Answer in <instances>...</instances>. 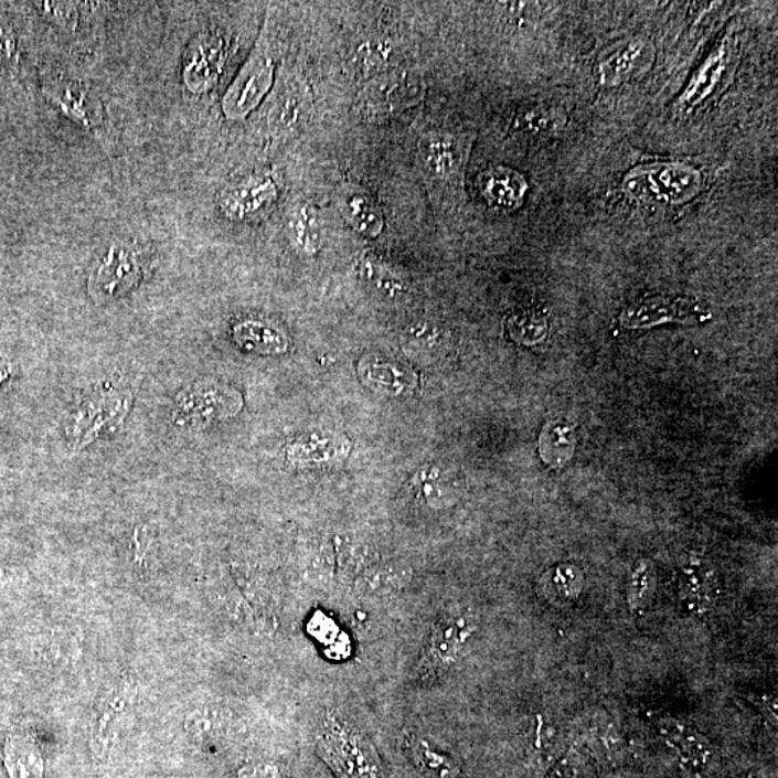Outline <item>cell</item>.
<instances>
[{"mask_svg": "<svg viewBox=\"0 0 778 778\" xmlns=\"http://www.w3.org/2000/svg\"><path fill=\"white\" fill-rule=\"evenodd\" d=\"M135 404V391L121 382L106 381L79 401L65 424L71 450L87 449L103 434L119 431Z\"/></svg>", "mask_w": 778, "mask_h": 778, "instance_id": "6da1fadb", "label": "cell"}, {"mask_svg": "<svg viewBox=\"0 0 778 778\" xmlns=\"http://www.w3.org/2000/svg\"><path fill=\"white\" fill-rule=\"evenodd\" d=\"M318 749L341 778H384L379 753L370 739L341 714L329 712L318 729Z\"/></svg>", "mask_w": 778, "mask_h": 778, "instance_id": "7a4b0ae2", "label": "cell"}, {"mask_svg": "<svg viewBox=\"0 0 778 778\" xmlns=\"http://www.w3.org/2000/svg\"><path fill=\"white\" fill-rule=\"evenodd\" d=\"M704 177L695 167L681 162L639 164L626 174L622 190L641 204L679 206L695 200Z\"/></svg>", "mask_w": 778, "mask_h": 778, "instance_id": "3957f363", "label": "cell"}, {"mask_svg": "<svg viewBox=\"0 0 778 778\" xmlns=\"http://www.w3.org/2000/svg\"><path fill=\"white\" fill-rule=\"evenodd\" d=\"M426 83L408 70H394L370 79L358 96V111L366 120L384 121L423 102Z\"/></svg>", "mask_w": 778, "mask_h": 778, "instance_id": "277c9868", "label": "cell"}, {"mask_svg": "<svg viewBox=\"0 0 778 778\" xmlns=\"http://www.w3.org/2000/svg\"><path fill=\"white\" fill-rule=\"evenodd\" d=\"M476 630V620L470 611L449 608L434 621L427 644L418 662V674L423 681H434L459 659L467 641Z\"/></svg>", "mask_w": 778, "mask_h": 778, "instance_id": "5b68a950", "label": "cell"}, {"mask_svg": "<svg viewBox=\"0 0 778 778\" xmlns=\"http://www.w3.org/2000/svg\"><path fill=\"white\" fill-rule=\"evenodd\" d=\"M275 82V60L267 41H258L247 63L226 89L223 110L230 120L245 119L270 92Z\"/></svg>", "mask_w": 778, "mask_h": 778, "instance_id": "8992f818", "label": "cell"}, {"mask_svg": "<svg viewBox=\"0 0 778 778\" xmlns=\"http://www.w3.org/2000/svg\"><path fill=\"white\" fill-rule=\"evenodd\" d=\"M143 277L139 253L126 244H115L94 266L88 278V295L97 305L111 303L130 294Z\"/></svg>", "mask_w": 778, "mask_h": 778, "instance_id": "52a82bcc", "label": "cell"}, {"mask_svg": "<svg viewBox=\"0 0 778 778\" xmlns=\"http://www.w3.org/2000/svg\"><path fill=\"white\" fill-rule=\"evenodd\" d=\"M242 397L216 384H195L174 398L172 423L178 427L204 428L207 424L238 413Z\"/></svg>", "mask_w": 778, "mask_h": 778, "instance_id": "ba28073f", "label": "cell"}, {"mask_svg": "<svg viewBox=\"0 0 778 778\" xmlns=\"http://www.w3.org/2000/svg\"><path fill=\"white\" fill-rule=\"evenodd\" d=\"M135 690L129 681L115 683L103 693L94 710L92 728H89V748L93 756L107 761L119 743L122 716L134 704Z\"/></svg>", "mask_w": 778, "mask_h": 778, "instance_id": "9c48e42d", "label": "cell"}, {"mask_svg": "<svg viewBox=\"0 0 778 778\" xmlns=\"http://www.w3.org/2000/svg\"><path fill=\"white\" fill-rule=\"evenodd\" d=\"M45 94L65 117L107 143V122L100 98L88 87L71 79H51L45 84Z\"/></svg>", "mask_w": 778, "mask_h": 778, "instance_id": "30bf717a", "label": "cell"}, {"mask_svg": "<svg viewBox=\"0 0 778 778\" xmlns=\"http://www.w3.org/2000/svg\"><path fill=\"white\" fill-rule=\"evenodd\" d=\"M657 49L649 38L633 36L607 52L596 65L597 83L601 87H619L640 77L653 67Z\"/></svg>", "mask_w": 778, "mask_h": 778, "instance_id": "8fae6325", "label": "cell"}, {"mask_svg": "<svg viewBox=\"0 0 778 778\" xmlns=\"http://www.w3.org/2000/svg\"><path fill=\"white\" fill-rule=\"evenodd\" d=\"M424 167L434 178L459 179L470 152V141L449 131H430L418 143Z\"/></svg>", "mask_w": 778, "mask_h": 778, "instance_id": "7c38bea8", "label": "cell"}, {"mask_svg": "<svg viewBox=\"0 0 778 778\" xmlns=\"http://www.w3.org/2000/svg\"><path fill=\"white\" fill-rule=\"evenodd\" d=\"M733 44L728 38L712 50L678 98V107L682 111L695 110L696 107L702 106L723 84L729 65L733 64Z\"/></svg>", "mask_w": 778, "mask_h": 778, "instance_id": "4fadbf2b", "label": "cell"}, {"mask_svg": "<svg viewBox=\"0 0 778 778\" xmlns=\"http://www.w3.org/2000/svg\"><path fill=\"white\" fill-rule=\"evenodd\" d=\"M278 186L273 174H256L237 183L224 193L221 210L234 221H245L262 214L275 204Z\"/></svg>", "mask_w": 778, "mask_h": 778, "instance_id": "5bb4252c", "label": "cell"}, {"mask_svg": "<svg viewBox=\"0 0 778 778\" xmlns=\"http://www.w3.org/2000/svg\"><path fill=\"white\" fill-rule=\"evenodd\" d=\"M658 729L668 747H671L681 766L692 775H702L708 768L714 749L708 738L697 733L692 726L676 720L664 718L658 723Z\"/></svg>", "mask_w": 778, "mask_h": 778, "instance_id": "9a60e30c", "label": "cell"}, {"mask_svg": "<svg viewBox=\"0 0 778 778\" xmlns=\"http://www.w3.org/2000/svg\"><path fill=\"white\" fill-rule=\"evenodd\" d=\"M223 41L215 36L204 35L192 45L188 54L183 79L193 93H205L219 82L223 68Z\"/></svg>", "mask_w": 778, "mask_h": 778, "instance_id": "2e32d148", "label": "cell"}, {"mask_svg": "<svg viewBox=\"0 0 778 778\" xmlns=\"http://www.w3.org/2000/svg\"><path fill=\"white\" fill-rule=\"evenodd\" d=\"M479 188L490 206L507 212L518 210L530 190L525 177L507 167L486 169L479 177Z\"/></svg>", "mask_w": 778, "mask_h": 778, "instance_id": "e0dca14e", "label": "cell"}, {"mask_svg": "<svg viewBox=\"0 0 778 778\" xmlns=\"http://www.w3.org/2000/svg\"><path fill=\"white\" fill-rule=\"evenodd\" d=\"M705 311L697 308L690 300L683 299H648L625 311L621 323L629 328L652 327V324L671 322H690V320L704 318Z\"/></svg>", "mask_w": 778, "mask_h": 778, "instance_id": "ac0fdd59", "label": "cell"}, {"mask_svg": "<svg viewBox=\"0 0 778 778\" xmlns=\"http://www.w3.org/2000/svg\"><path fill=\"white\" fill-rule=\"evenodd\" d=\"M338 201L343 219L356 233L375 238L384 231L385 221L381 207L363 188L343 186L339 191Z\"/></svg>", "mask_w": 778, "mask_h": 778, "instance_id": "d6986e66", "label": "cell"}, {"mask_svg": "<svg viewBox=\"0 0 778 778\" xmlns=\"http://www.w3.org/2000/svg\"><path fill=\"white\" fill-rule=\"evenodd\" d=\"M3 761L9 778H44V757L26 735H9L4 743Z\"/></svg>", "mask_w": 778, "mask_h": 778, "instance_id": "ffe728a7", "label": "cell"}, {"mask_svg": "<svg viewBox=\"0 0 778 778\" xmlns=\"http://www.w3.org/2000/svg\"><path fill=\"white\" fill-rule=\"evenodd\" d=\"M567 127V115L561 107L535 104L522 108L513 120V129L519 134L536 138H554Z\"/></svg>", "mask_w": 778, "mask_h": 778, "instance_id": "44dd1931", "label": "cell"}, {"mask_svg": "<svg viewBox=\"0 0 778 778\" xmlns=\"http://www.w3.org/2000/svg\"><path fill=\"white\" fill-rule=\"evenodd\" d=\"M398 54L393 42L388 40L366 41L353 55V68L370 82L379 75L398 70Z\"/></svg>", "mask_w": 778, "mask_h": 778, "instance_id": "7402d4cb", "label": "cell"}, {"mask_svg": "<svg viewBox=\"0 0 778 778\" xmlns=\"http://www.w3.org/2000/svg\"><path fill=\"white\" fill-rule=\"evenodd\" d=\"M681 594L691 611H706L716 600V578L702 567L692 565L682 575Z\"/></svg>", "mask_w": 778, "mask_h": 778, "instance_id": "603a6c76", "label": "cell"}, {"mask_svg": "<svg viewBox=\"0 0 778 778\" xmlns=\"http://www.w3.org/2000/svg\"><path fill=\"white\" fill-rule=\"evenodd\" d=\"M305 111V94L299 86L283 89L270 111V127L273 134L286 135L299 126Z\"/></svg>", "mask_w": 778, "mask_h": 778, "instance_id": "cb8c5ba5", "label": "cell"}, {"mask_svg": "<svg viewBox=\"0 0 778 778\" xmlns=\"http://www.w3.org/2000/svg\"><path fill=\"white\" fill-rule=\"evenodd\" d=\"M409 578L408 571L401 567H380L367 571L358 579L356 593L362 597H382L403 588Z\"/></svg>", "mask_w": 778, "mask_h": 778, "instance_id": "d4e9b609", "label": "cell"}, {"mask_svg": "<svg viewBox=\"0 0 778 778\" xmlns=\"http://www.w3.org/2000/svg\"><path fill=\"white\" fill-rule=\"evenodd\" d=\"M235 341L257 352H280L285 349V339L276 329L256 320H245L234 328Z\"/></svg>", "mask_w": 778, "mask_h": 778, "instance_id": "484cf974", "label": "cell"}, {"mask_svg": "<svg viewBox=\"0 0 778 778\" xmlns=\"http://www.w3.org/2000/svg\"><path fill=\"white\" fill-rule=\"evenodd\" d=\"M226 725H228V712L215 705L198 706L185 716L186 733L201 742L219 737L224 733Z\"/></svg>", "mask_w": 778, "mask_h": 778, "instance_id": "4316f807", "label": "cell"}, {"mask_svg": "<svg viewBox=\"0 0 778 778\" xmlns=\"http://www.w3.org/2000/svg\"><path fill=\"white\" fill-rule=\"evenodd\" d=\"M290 233L301 252L306 254L318 252L322 242L318 211L311 205L300 206L290 221Z\"/></svg>", "mask_w": 778, "mask_h": 778, "instance_id": "83f0119b", "label": "cell"}, {"mask_svg": "<svg viewBox=\"0 0 778 778\" xmlns=\"http://www.w3.org/2000/svg\"><path fill=\"white\" fill-rule=\"evenodd\" d=\"M415 763L427 776L433 778H455L459 772V767L451 757L446 756L433 748L427 742H419L413 745Z\"/></svg>", "mask_w": 778, "mask_h": 778, "instance_id": "f1b7e54d", "label": "cell"}, {"mask_svg": "<svg viewBox=\"0 0 778 778\" xmlns=\"http://www.w3.org/2000/svg\"><path fill=\"white\" fill-rule=\"evenodd\" d=\"M654 592V568L649 561H640L631 573L627 601L631 611H639L648 606Z\"/></svg>", "mask_w": 778, "mask_h": 778, "instance_id": "f546056e", "label": "cell"}, {"mask_svg": "<svg viewBox=\"0 0 778 778\" xmlns=\"http://www.w3.org/2000/svg\"><path fill=\"white\" fill-rule=\"evenodd\" d=\"M35 4L42 15L49 18L54 25L63 28L65 31L74 30L78 18L77 4L63 2H41Z\"/></svg>", "mask_w": 778, "mask_h": 778, "instance_id": "4dcf8cb0", "label": "cell"}, {"mask_svg": "<svg viewBox=\"0 0 778 778\" xmlns=\"http://www.w3.org/2000/svg\"><path fill=\"white\" fill-rule=\"evenodd\" d=\"M154 534L148 525H139L135 527L134 534L130 537V554L131 559L139 567H145L148 563L150 551H152Z\"/></svg>", "mask_w": 778, "mask_h": 778, "instance_id": "1f68e13d", "label": "cell"}, {"mask_svg": "<svg viewBox=\"0 0 778 778\" xmlns=\"http://www.w3.org/2000/svg\"><path fill=\"white\" fill-rule=\"evenodd\" d=\"M366 277L376 286L382 294L395 296L403 291V281L395 277L388 268L380 266L379 263H366Z\"/></svg>", "mask_w": 778, "mask_h": 778, "instance_id": "d6a6232c", "label": "cell"}, {"mask_svg": "<svg viewBox=\"0 0 778 778\" xmlns=\"http://www.w3.org/2000/svg\"><path fill=\"white\" fill-rule=\"evenodd\" d=\"M511 324L521 337L531 334V338H541L546 332V319L540 311H521L512 319Z\"/></svg>", "mask_w": 778, "mask_h": 778, "instance_id": "836d02e7", "label": "cell"}, {"mask_svg": "<svg viewBox=\"0 0 778 778\" xmlns=\"http://www.w3.org/2000/svg\"><path fill=\"white\" fill-rule=\"evenodd\" d=\"M238 778H283V770L275 763H248L238 770Z\"/></svg>", "mask_w": 778, "mask_h": 778, "instance_id": "e575fe53", "label": "cell"}, {"mask_svg": "<svg viewBox=\"0 0 778 778\" xmlns=\"http://www.w3.org/2000/svg\"><path fill=\"white\" fill-rule=\"evenodd\" d=\"M550 778H582L579 777L577 761L573 760L569 756L564 758L563 761L556 764Z\"/></svg>", "mask_w": 778, "mask_h": 778, "instance_id": "d590c367", "label": "cell"}, {"mask_svg": "<svg viewBox=\"0 0 778 778\" xmlns=\"http://www.w3.org/2000/svg\"><path fill=\"white\" fill-rule=\"evenodd\" d=\"M13 49H15V44H13L12 35L4 30V26L0 25V60L11 58Z\"/></svg>", "mask_w": 778, "mask_h": 778, "instance_id": "8d00e7d4", "label": "cell"}, {"mask_svg": "<svg viewBox=\"0 0 778 778\" xmlns=\"http://www.w3.org/2000/svg\"><path fill=\"white\" fill-rule=\"evenodd\" d=\"M11 376V366L9 363L0 362V385Z\"/></svg>", "mask_w": 778, "mask_h": 778, "instance_id": "74e56055", "label": "cell"}]
</instances>
